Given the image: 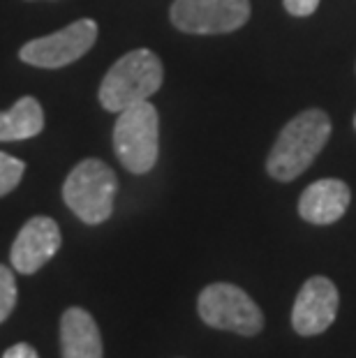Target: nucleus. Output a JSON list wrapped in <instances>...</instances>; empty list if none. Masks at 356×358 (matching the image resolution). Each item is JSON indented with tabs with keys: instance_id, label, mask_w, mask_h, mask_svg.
Masks as SVG:
<instances>
[{
	"instance_id": "1",
	"label": "nucleus",
	"mask_w": 356,
	"mask_h": 358,
	"mask_svg": "<svg viewBox=\"0 0 356 358\" xmlns=\"http://www.w3.org/2000/svg\"><path fill=\"white\" fill-rule=\"evenodd\" d=\"M331 136V120L320 109H308L292 118L271 148L266 169L280 182L299 178L322 153Z\"/></svg>"
},
{
	"instance_id": "2",
	"label": "nucleus",
	"mask_w": 356,
	"mask_h": 358,
	"mask_svg": "<svg viewBox=\"0 0 356 358\" xmlns=\"http://www.w3.org/2000/svg\"><path fill=\"white\" fill-rule=\"evenodd\" d=\"M164 70L160 58L148 49H134L116 60L100 83V102L107 111L148 102L162 86Z\"/></svg>"
},
{
	"instance_id": "3",
	"label": "nucleus",
	"mask_w": 356,
	"mask_h": 358,
	"mask_svg": "<svg viewBox=\"0 0 356 358\" xmlns=\"http://www.w3.org/2000/svg\"><path fill=\"white\" fill-rule=\"evenodd\" d=\"M118 178L102 159H83L65 178L63 199L74 215L86 224H102L111 217Z\"/></svg>"
},
{
	"instance_id": "4",
	"label": "nucleus",
	"mask_w": 356,
	"mask_h": 358,
	"mask_svg": "<svg viewBox=\"0 0 356 358\" xmlns=\"http://www.w3.org/2000/svg\"><path fill=\"white\" fill-rule=\"evenodd\" d=\"M113 150L127 171L153 169L160 153V120L153 104L139 102L120 111L113 127Z\"/></svg>"
},
{
	"instance_id": "5",
	"label": "nucleus",
	"mask_w": 356,
	"mask_h": 358,
	"mask_svg": "<svg viewBox=\"0 0 356 358\" xmlns=\"http://www.w3.org/2000/svg\"><path fill=\"white\" fill-rule=\"evenodd\" d=\"M197 310L204 324L218 331H229L252 338L264 329V315L257 303L236 285L215 282L199 294Z\"/></svg>"
},
{
	"instance_id": "6",
	"label": "nucleus",
	"mask_w": 356,
	"mask_h": 358,
	"mask_svg": "<svg viewBox=\"0 0 356 358\" xmlns=\"http://www.w3.org/2000/svg\"><path fill=\"white\" fill-rule=\"evenodd\" d=\"M250 19L248 0H173L171 24L183 33H232Z\"/></svg>"
},
{
	"instance_id": "7",
	"label": "nucleus",
	"mask_w": 356,
	"mask_h": 358,
	"mask_svg": "<svg viewBox=\"0 0 356 358\" xmlns=\"http://www.w3.org/2000/svg\"><path fill=\"white\" fill-rule=\"evenodd\" d=\"M97 40V24L93 19H79L67 28L58 30L54 35L40 37L21 47L19 56L24 63L56 70L79 60L83 53H88Z\"/></svg>"
},
{
	"instance_id": "8",
	"label": "nucleus",
	"mask_w": 356,
	"mask_h": 358,
	"mask_svg": "<svg viewBox=\"0 0 356 358\" xmlns=\"http://www.w3.org/2000/svg\"><path fill=\"white\" fill-rule=\"evenodd\" d=\"M338 289L336 285L324 278L315 275L310 278L306 285L301 287V292L294 301L292 308V326L299 335H320L336 322L338 315Z\"/></svg>"
},
{
	"instance_id": "9",
	"label": "nucleus",
	"mask_w": 356,
	"mask_h": 358,
	"mask_svg": "<svg viewBox=\"0 0 356 358\" xmlns=\"http://www.w3.org/2000/svg\"><path fill=\"white\" fill-rule=\"evenodd\" d=\"M60 241L63 238L54 220L47 215L30 217L12 243L10 259L14 271H19L21 275H33L56 257Z\"/></svg>"
},
{
	"instance_id": "10",
	"label": "nucleus",
	"mask_w": 356,
	"mask_h": 358,
	"mask_svg": "<svg viewBox=\"0 0 356 358\" xmlns=\"http://www.w3.org/2000/svg\"><path fill=\"white\" fill-rule=\"evenodd\" d=\"M350 187L338 178H322L306 187L299 199V215L310 224H333L350 208Z\"/></svg>"
},
{
	"instance_id": "11",
	"label": "nucleus",
	"mask_w": 356,
	"mask_h": 358,
	"mask_svg": "<svg viewBox=\"0 0 356 358\" xmlns=\"http://www.w3.org/2000/svg\"><path fill=\"white\" fill-rule=\"evenodd\" d=\"M63 358H104L102 335L95 319L83 308H70L60 317Z\"/></svg>"
},
{
	"instance_id": "12",
	"label": "nucleus",
	"mask_w": 356,
	"mask_h": 358,
	"mask_svg": "<svg viewBox=\"0 0 356 358\" xmlns=\"http://www.w3.org/2000/svg\"><path fill=\"white\" fill-rule=\"evenodd\" d=\"M44 127L42 106L35 97H21V100L7 111H0V141H21L37 136Z\"/></svg>"
},
{
	"instance_id": "13",
	"label": "nucleus",
	"mask_w": 356,
	"mask_h": 358,
	"mask_svg": "<svg viewBox=\"0 0 356 358\" xmlns=\"http://www.w3.org/2000/svg\"><path fill=\"white\" fill-rule=\"evenodd\" d=\"M26 171V164L21 159L0 153V196L10 194L14 187L21 182V176Z\"/></svg>"
},
{
	"instance_id": "14",
	"label": "nucleus",
	"mask_w": 356,
	"mask_h": 358,
	"mask_svg": "<svg viewBox=\"0 0 356 358\" xmlns=\"http://www.w3.org/2000/svg\"><path fill=\"white\" fill-rule=\"evenodd\" d=\"M17 306V282L14 273L7 266H0V324L12 315Z\"/></svg>"
},
{
	"instance_id": "15",
	"label": "nucleus",
	"mask_w": 356,
	"mask_h": 358,
	"mask_svg": "<svg viewBox=\"0 0 356 358\" xmlns=\"http://www.w3.org/2000/svg\"><path fill=\"white\" fill-rule=\"evenodd\" d=\"M317 7H320V0H285V10L294 17H310Z\"/></svg>"
},
{
	"instance_id": "16",
	"label": "nucleus",
	"mask_w": 356,
	"mask_h": 358,
	"mask_svg": "<svg viewBox=\"0 0 356 358\" xmlns=\"http://www.w3.org/2000/svg\"><path fill=\"white\" fill-rule=\"evenodd\" d=\"M3 358H40V356H37V352L28 345V342H19V345H12L7 349Z\"/></svg>"
},
{
	"instance_id": "17",
	"label": "nucleus",
	"mask_w": 356,
	"mask_h": 358,
	"mask_svg": "<svg viewBox=\"0 0 356 358\" xmlns=\"http://www.w3.org/2000/svg\"><path fill=\"white\" fill-rule=\"evenodd\" d=\"M354 127H356V118H354Z\"/></svg>"
}]
</instances>
